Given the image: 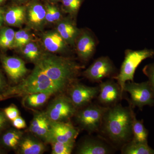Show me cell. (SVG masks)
<instances>
[{
    "label": "cell",
    "mask_w": 154,
    "mask_h": 154,
    "mask_svg": "<svg viewBox=\"0 0 154 154\" xmlns=\"http://www.w3.org/2000/svg\"><path fill=\"white\" fill-rule=\"evenodd\" d=\"M129 104L128 107H123L118 103L108 107L104 114L99 132L113 146L122 147L132 139L133 119L135 113L132 105Z\"/></svg>",
    "instance_id": "1"
},
{
    "label": "cell",
    "mask_w": 154,
    "mask_h": 154,
    "mask_svg": "<svg viewBox=\"0 0 154 154\" xmlns=\"http://www.w3.org/2000/svg\"><path fill=\"white\" fill-rule=\"evenodd\" d=\"M68 88L56 83L34 66L29 75L22 82L14 85H10L0 94V102L11 98L24 97L28 94L37 93H46L57 95L66 94Z\"/></svg>",
    "instance_id": "2"
},
{
    "label": "cell",
    "mask_w": 154,
    "mask_h": 154,
    "mask_svg": "<svg viewBox=\"0 0 154 154\" xmlns=\"http://www.w3.org/2000/svg\"><path fill=\"white\" fill-rule=\"evenodd\" d=\"M34 65L51 79L68 89L78 81L80 71L85 68L71 58L50 53L42 54Z\"/></svg>",
    "instance_id": "3"
},
{
    "label": "cell",
    "mask_w": 154,
    "mask_h": 154,
    "mask_svg": "<svg viewBox=\"0 0 154 154\" xmlns=\"http://www.w3.org/2000/svg\"><path fill=\"white\" fill-rule=\"evenodd\" d=\"M124 61L122 64L118 74L113 79L116 80L121 88L122 93L127 81L134 82L136 70L142 62L154 56V50L152 49H143L139 50L127 49L125 52Z\"/></svg>",
    "instance_id": "4"
},
{
    "label": "cell",
    "mask_w": 154,
    "mask_h": 154,
    "mask_svg": "<svg viewBox=\"0 0 154 154\" xmlns=\"http://www.w3.org/2000/svg\"><path fill=\"white\" fill-rule=\"evenodd\" d=\"M107 108L91 102L78 109L74 116L75 121L81 129L88 133L99 132Z\"/></svg>",
    "instance_id": "5"
},
{
    "label": "cell",
    "mask_w": 154,
    "mask_h": 154,
    "mask_svg": "<svg viewBox=\"0 0 154 154\" xmlns=\"http://www.w3.org/2000/svg\"><path fill=\"white\" fill-rule=\"evenodd\" d=\"M77 110L67 94H61L56 95L45 112L51 121L69 122L74 117Z\"/></svg>",
    "instance_id": "6"
},
{
    "label": "cell",
    "mask_w": 154,
    "mask_h": 154,
    "mask_svg": "<svg viewBox=\"0 0 154 154\" xmlns=\"http://www.w3.org/2000/svg\"><path fill=\"white\" fill-rule=\"evenodd\" d=\"M123 91L130 96L128 102L133 107L142 110L144 106L154 105V95L148 81L138 83L127 81L125 84Z\"/></svg>",
    "instance_id": "7"
},
{
    "label": "cell",
    "mask_w": 154,
    "mask_h": 154,
    "mask_svg": "<svg viewBox=\"0 0 154 154\" xmlns=\"http://www.w3.org/2000/svg\"><path fill=\"white\" fill-rule=\"evenodd\" d=\"M118 73L117 69L108 56L98 57L83 72L89 81L98 83L105 78L113 79Z\"/></svg>",
    "instance_id": "8"
},
{
    "label": "cell",
    "mask_w": 154,
    "mask_h": 154,
    "mask_svg": "<svg viewBox=\"0 0 154 154\" xmlns=\"http://www.w3.org/2000/svg\"><path fill=\"white\" fill-rule=\"evenodd\" d=\"M99 92V86L90 87L78 81L70 86L66 94L75 107L79 109L91 103L97 97Z\"/></svg>",
    "instance_id": "9"
},
{
    "label": "cell",
    "mask_w": 154,
    "mask_h": 154,
    "mask_svg": "<svg viewBox=\"0 0 154 154\" xmlns=\"http://www.w3.org/2000/svg\"><path fill=\"white\" fill-rule=\"evenodd\" d=\"M97 98L99 105L109 107L118 104L123 97V93L118 83L113 79L99 83Z\"/></svg>",
    "instance_id": "10"
},
{
    "label": "cell",
    "mask_w": 154,
    "mask_h": 154,
    "mask_svg": "<svg viewBox=\"0 0 154 154\" xmlns=\"http://www.w3.org/2000/svg\"><path fill=\"white\" fill-rule=\"evenodd\" d=\"M1 60L3 69L11 83V85H17L26 78L28 70L22 59L3 55L1 56Z\"/></svg>",
    "instance_id": "11"
},
{
    "label": "cell",
    "mask_w": 154,
    "mask_h": 154,
    "mask_svg": "<svg viewBox=\"0 0 154 154\" xmlns=\"http://www.w3.org/2000/svg\"><path fill=\"white\" fill-rule=\"evenodd\" d=\"M49 143L53 140L61 142H75L80 132L79 128L76 127L70 121H51Z\"/></svg>",
    "instance_id": "12"
},
{
    "label": "cell",
    "mask_w": 154,
    "mask_h": 154,
    "mask_svg": "<svg viewBox=\"0 0 154 154\" xmlns=\"http://www.w3.org/2000/svg\"><path fill=\"white\" fill-rule=\"evenodd\" d=\"M98 42L92 31L81 30L75 44L77 54L81 60L87 62L92 58L96 52Z\"/></svg>",
    "instance_id": "13"
},
{
    "label": "cell",
    "mask_w": 154,
    "mask_h": 154,
    "mask_svg": "<svg viewBox=\"0 0 154 154\" xmlns=\"http://www.w3.org/2000/svg\"><path fill=\"white\" fill-rule=\"evenodd\" d=\"M114 146L103 137H87L78 146V154H109L113 153Z\"/></svg>",
    "instance_id": "14"
},
{
    "label": "cell",
    "mask_w": 154,
    "mask_h": 154,
    "mask_svg": "<svg viewBox=\"0 0 154 154\" xmlns=\"http://www.w3.org/2000/svg\"><path fill=\"white\" fill-rule=\"evenodd\" d=\"M33 119L28 128V132L32 134L45 143L49 144L50 124L45 111L33 110Z\"/></svg>",
    "instance_id": "15"
},
{
    "label": "cell",
    "mask_w": 154,
    "mask_h": 154,
    "mask_svg": "<svg viewBox=\"0 0 154 154\" xmlns=\"http://www.w3.org/2000/svg\"><path fill=\"white\" fill-rule=\"evenodd\" d=\"M46 144L31 133L24 134L16 153L42 154L46 151Z\"/></svg>",
    "instance_id": "16"
},
{
    "label": "cell",
    "mask_w": 154,
    "mask_h": 154,
    "mask_svg": "<svg viewBox=\"0 0 154 154\" xmlns=\"http://www.w3.org/2000/svg\"><path fill=\"white\" fill-rule=\"evenodd\" d=\"M42 42L44 47L49 52L62 53L69 50V45L57 30L44 33Z\"/></svg>",
    "instance_id": "17"
},
{
    "label": "cell",
    "mask_w": 154,
    "mask_h": 154,
    "mask_svg": "<svg viewBox=\"0 0 154 154\" xmlns=\"http://www.w3.org/2000/svg\"><path fill=\"white\" fill-rule=\"evenodd\" d=\"M46 10L41 4H31L26 11V20L30 27L36 30H41L45 22Z\"/></svg>",
    "instance_id": "18"
},
{
    "label": "cell",
    "mask_w": 154,
    "mask_h": 154,
    "mask_svg": "<svg viewBox=\"0 0 154 154\" xmlns=\"http://www.w3.org/2000/svg\"><path fill=\"white\" fill-rule=\"evenodd\" d=\"M24 132L15 128H10L0 135V146L7 151H17Z\"/></svg>",
    "instance_id": "19"
},
{
    "label": "cell",
    "mask_w": 154,
    "mask_h": 154,
    "mask_svg": "<svg viewBox=\"0 0 154 154\" xmlns=\"http://www.w3.org/2000/svg\"><path fill=\"white\" fill-rule=\"evenodd\" d=\"M57 31L69 45L74 46L81 30L77 28L75 23L72 19L68 18L60 21Z\"/></svg>",
    "instance_id": "20"
},
{
    "label": "cell",
    "mask_w": 154,
    "mask_h": 154,
    "mask_svg": "<svg viewBox=\"0 0 154 154\" xmlns=\"http://www.w3.org/2000/svg\"><path fill=\"white\" fill-rule=\"evenodd\" d=\"M52 96L46 93L28 94L22 97V105L25 108L33 111L45 105Z\"/></svg>",
    "instance_id": "21"
},
{
    "label": "cell",
    "mask_w": 154,
    "mask_h": 154,
    "mask_svg": "<svg viewBox=\"0 0 154 154\" xmlns=\"http://www.w3.org/2000/svg\"><path fill=\"white\" fill-rule=\"evenodd\" d=\"M26 20V10L23 6L12 7L5 15V21L11 26L20 27Z\"/></svg>",
    "instance_id": "22"
},
{
    "label": "cell",
    "mask_w": 154,
    "mask_h": 154,
    "mask_svg": "<svg viewBox=\"0 0 154 154\" xmlns=\"http://www.w3.org/2000/svg\"><path fill=\"white\" fill-rule=\"evenodd\" d=\"M122 154H154V149L148 143L137 142L131 140L122 146Z\"/></svg>",
    "instance_id": "23"
},
{
    "label": "cell",
    "mask_w": 154,
    "mask_h": 154,
    "mask_svg": "<svg viewBox=\"0 0 154 154\" xmlns=\"http://www.w3.org/2000/svg\"><path fill=\"white\" fill-rule=\"evenodd\" d=\"M132 129V140L141 143H148V130L144 125L143 120L137 119L135 114L133 119Z\"/></svg>",
    "instance_id": "24"
},
{
    "label": "cell",
    "mask_w": 154,
    "mask_h": 154,
    "mask_svg": "<svg viewBox=\"0 0 154 154\" xmlns=\"http://www.w3.org/2000/svg\"><path fill=\"white\" fill-rule=\"evenodd\" d=\"M22 48V54L24 57L29 61L34 63L38 60L42 54L37 45L31 41L24 45Z\"/></svg>",
    "instance_id": "25"
},
{
    "label": "cell",
    "mask_w": 154,
    "mask_h": 154,
    "mask_svg": "<svg viewBox=\"0 0 154 154\" xmlns=\"http://www.w3.org/2000/svg\"><path fill=\"white\" fill-rule=\"evenodd\" d=\"M15 32L11 28L5 27L0 30V48H12L14 44Z\"/></svg>",
    "instance_id": "26"
},
{
    "label": "cell",
    "mask_w": 154,
    "mask_h": 154,
    "mask_svg": "<svg viewBox=\"0 0 154 154\" xmlns=\"http://www.w3.org/2000/svg\"><path fill=\"white\" fill-rule=\"evenodd\" d=\"M51 147V154H71L75 146V142L64 143L53 140L50 143Z\"/></svg>",
    "instance_id": "27"
},
{
    "label": "cell",
    "mask_w": 154,
    "mask_h": 154,
    "mask_svg": "<svg viewBox=\"0 0 154 154\" xmlns=\"http://www.w3.org/2000/svg\"><path fill=\"white\" fill-rule=\"evenodd\" d=\"M31 40V36L27 30H20L15 32L12 48H22Z\"/></svg>",
    "instance_id": "28"
},
{
    "label": "cell",
    "mask_w": 154,
    "mask_h": 154,
    "mask_svg": "<svg viewBox=\"0 0 154 154\" xmlns=\"http://www.w3.org/2000/svg\"><path fill=\"white\" fill-rule=\"evenodd\" d=\"M65 11L71 17H75L79 11L82 0H62Z\"/></svg>",
    "instance_id": "29"
},
{
    "label": "cell",
    "mask_w": 154,
    "mask_h": 154,
    "mask_svg": "<svg viewBox=\"0 0 154 154\" xmlns=\"http://www.w3.org/2000/svg\"><path fill=\"white\" fill-rule=\"evenodd\" d=\"M6 117L10 120L12 121L15 118L20 116V111L18 107L14 104H11L8 107L3 109Z\"/></svg>",
    "instance_id": "30"
},
{
    "label": "cell",
    "mask_w": 154,
    "mask_h": 154,
    "mask_svg": "<svg viewBox=\"0 0 154 154\" xmlns=\"http://www.w3.org/2000/svg\"><path fill=\"white\" fill-rule=\"evenodd\" d=\"M143 72L147 77L154 95V63L146 65L143 69Z\"/></svg>",
    "instance_id": "31"
},
{
    "label": "cell",
    "mask_w": 154,
    "mask_h": 154,
    "mask_svg": "<svg viewBox=\"0 0 154 154\" xmlns=\"http://www.w3.org/2000/svg\"><path fill=\"white\" fill-rule=\"evenodd\" d=\"M11 122L6 117L3 110L0 109V135L10 127Z\"/></svg>",
    "instance_id": "32"
},
{
    "label": "cell",
    "mask_w": 154,
    "mask_h": 154,
    "mask_svg": "<svg viewBox=\"0 0 154 154\" xmlns=\"http://www.w3.org/2000/svg\"><path fill=\"white\" fill-rule=\"evenodd\" d=\"M11 123L13 127L17 129H25L27 127L26 122L24 118L20 115L11 121Z\"/></svg>",
    "instance_id": "33"
},
{
    "label": "cell",
    "mask_w": 154,
    "mask_h": 154,
    "mask_svg": "<svg viewBox=\"0 0 154 154\" xmlns=\"http://www.w3.org/2000/svg\"><path fill=\"white\" fill-rule=\"evenodd\" d=\"M48 6L52 13L53 17L55 22L60 21L61 17V14L59 10H58L57 8H56L54 6L50 5H48Z\"/></svg>",
    "instance_id": "34"
},
{
    "label": "cell",
    "mask_w": 154,
    "mask_h": 154,
    "mask_svg": "<svg viewBox=\"0 0 154 154\" xmlns=\"http://www.w3.org/2000/svg\"><path fill=\"white\" fill-rule=\"evenodd\" d=\"M10 85L7 83L5 79L0 71V94L5 91Z\"/></svg>",
    "instance_id": "35"
},
{
    "label": "cell",
    "mask_w": 154,
    "mask_h": 154,
    "mask_svg": "<svg viewBox=\"0 0 154 154\" xmlns=\"http://www.w3.org/2000/svg\"><path fill=\"white\" fill-rule=\"evenodd\" d=\"M8 151L3 149L1 146H0V154H7Z\"/></svg>",
    "instance_id": "36"
},
{
    "label": "cell",
    "mask_w": 154,
    "mask_h": 154,
    "mask_svg": "<svg viewBox=\"0 0 154 154\" xmlns=\"http://www.w3.org/2000/svg\"><path fill=\"white\" fill-rule=\"evenodd\" d=\"M4 21H5V17H0V28L2 27Z\"/></svg>",
    "instance_id": "37"
},
{
    "label": "cell",
    "mask_w": 154,
    "mask_h": 154,
    "mask_svg": "<svg viewBox=\"0 0 154 154\" xmlns=\"http://www.w3.org/2000/svg\"><path fill=\"white\" fill-rule=\"evenodd\" d=\"M0 17H5L4 12L2 9H0Z\"/></svg>",
    "instance_id": "38"
},
{
    "label": "cell",
    "mask_w": 154,
    "mask_h": 154,
    "mask_svg": "<svg viewBox=\"0 0 154 154\" xmlns=\"http://www.w3.org/2000/svg\"><path fill=\"white\" fill-rule=\"evenodd\" d=\"M51 1H53V2H59V1H60V0H51Z\"/></svg>",
    "instance_id": "39"
},
{
    "label": "cell",
    "mask_w": 154,
    "mask_h": 154,
    "mask_svg": "<svg viewBox=\"0 0 154 154\" xmlns=\"http://www.w3.org/2000/svg\"><path fill=\"white\" fill-rule=\"evenodd\" d=\"M5 1V0H0V4H1V3H2V2L3 1Z\"/></svg>",
    "instance_id": "40"
},
{
    "label": "cell",
    "mask_w": 154,
    "mask_h": 154,
    "mask_svg": "<svg viewBox=\"0 0 154 154\" xmlns=\"http://www.w3.org/2000/svg\"><path fill=\"white\" fill-rule=\"evenodd\" d=\"M19 1H22V0H19Z\"/></svg>",
    "instance_id": "41"
}]
</instances>
